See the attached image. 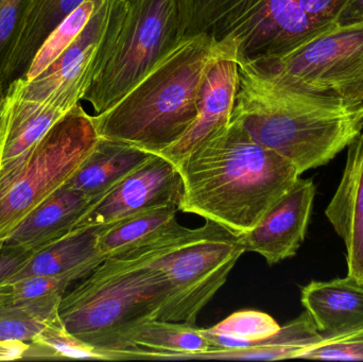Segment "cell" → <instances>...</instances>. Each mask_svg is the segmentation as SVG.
<instances>
[{
	"label": "cell",
	"mask_w": 363,
	"mask_h": 362,
	"mask_svg": "<svg viewBox=\"0 0 363 362\" xmlns=\"http://www.w3.org/2000/svg\"><path fill=\"white\" fill-rule=\"evenodd\" d=\"M238 84L236 47L223 44L203 84L196 119L180 140L160 155L178 167L188 155L228 129L232 121Z\"/></svg>",
	"instance_id": "obj_13"
},
{
	"label": "cell",
	"mask_w": 363,
	"mask_h": 362,
	"mask_svg": "<svg viewBox=\"0 0 363 362\" xmlns=\"http://www.w3.org/2000/svg\"><path fill=\"white\" fill-rule=\"evenodd\" d=\"M152 155L131 145L99 137L86 161L67 185L95 203Z\"/></svg>",
	"instance_id": "obj_19"
},
{
	"label": "cell",
	"mask_w": 363,
	"mask_h": 362,
	"mask_svg": "<svg viewBox=\"0 0 363 362\" xmlns=\"http://www.w3.org/2000/svg\"><path fill=\"white\" fill-rule=\"evenodd\" d=\"M178 210L170 204L101 227L98 251L106 259H114L178 233L185 227L177 220Z\"/></svg>",
	"instance_id": "obj_21"
},
{
	"label": "cell",
	"mask_w": 363,
	"mask_h": 362,
	"mask_svg": "<svg viewBox=\"0 0 363 362\" xmlns=\"http://www.w3.org/2000/svg\"><path fill=\"white\" fill-rule=\"evenodd\" d=\"M301 302L324 338L363 331V286L349 276L309 283Z\"/></svg>",
	"instance_id": "obj_17"
},
{
	"label": "cell",
	"mask_w": 363,
	"mask_h": 362,
	"mask_svg": "<svg viewBox=\"0 0 363 362\" xmlns=\"http://www.w3.org/2000/svg\"><path fill=\"white\" fill-rule=\"evenodd\" d=\"M63 297L11 301L0 306V341H33L59 314Z\"/></svg>",
	"instance_id": "obj_25"
},
{
	"label": "cell",
	"mask_w": 363,
	"mask_h": 362,
	"mask_svg": "<svg viewBox=\"0 0 363 362\" xmlns=\"http://www.w3.org/2000/svg\"><path fill=\"white\" fill-rule=\"evenodd\" d=\"M106 25L82 100L116 103L183 38L179 0H106Z\"/></svg>",
	"instance_id": "obj_6"
},
{
	"label": "cell",
	"mask_w": 363,
	"mask_h": 362,
	"mask_svg": "<svg viewBox=\"0 0 363 362\" xmlns=\"http://www.w3.org/2000/svg\"><path fill=\"white\" fill-rule=\"evenodd\" d=\"M98 266H85L64 273L23 278L11 284L12 301L63 297L72 284L86 278Z\"/></svg>",
	"instance_id": "obj_28"
},
{
	"label": "cell",
	"mask_w": 363,
	"mask_h": 362,
	"mask_svg": "<svg viewBox=\"0 0 363 362\" xmlns=\"http://www.w3.org/2000/svg\"><path fill=\"white\" fill-rule=\"evenodd\" d=\"M29 257L23 253L0 249V283L16 271Z\"/></svg>",
	"instance_id": "obj_31"
},
{
	"label": "cell",
	"mask_w": 363,
	"mask_h": 362,
	"mask_svg": "<svg viewBox=\"0 0 363 362\" xmlns=\"http://www.w3.org/2000/svg\"><path fill=\"white\" fill-rule=\"evenodd\" d=\"M169 297L165 274L130 255L108 259L72 289L59 306L66 329L117 361L130 350L128 337L146 321L159 320Z\"/></svg>",
	"instance_id": "obj_4"
},
{
	"label": "cell",
	"mask_w": 363,
	"mask_h": 362,
	"mask_svg": "<svg viewBox=\"0 0 363 362\" xmlns=\"http://www.w3.org/2000/svg\"><path fill=\"white\" fill-rule=\"evenodd\" d=\"M181 193L178 167L161 155H152L91 204L76 230L106 227L153 208L179 205Z\"/></svg>",
	"instance_id": "obj_11"
},
{
	"label": "cell",
	"mask_w": 363,
	"mask_h": 362,
	"mask_svg": "<svg viewBox=\"0 0 363 362\" xmlns=\"http://www.w3.org/2000/svg\"><path fill=\"white\" fill-rule=\"evenodd\" d=\"M104 1V0H86L62 21L38 48L30 64L27 74L21 80H32L51 65L78 38L79 34L86 27L94 13Z\"/></svg>",
	"instance_id": "obj_26"
},
{
	"label": "cell",
	"mask_w": 363,
	"mask_h": 362,
	"mask_svg": "<svg viewBox=\"0 0 363 362\" xmlns=\"http://www.w3.org/2000/svg\"><path fill=\"white\" fill-rule=\"evenodd\" d=\"M178 170L179 210L237 235L251 231L301 176L289 161L260 146L232 121L188 155Z\"/></svg>",
	"instance_id": "obj_1"
},
{
	"label": "cell",
	"mask_w": 363,
	"mask_h": 362,
	"mask_svg": "<svg viewBox=\"0 0 363 362\" xmlns=\"http://www.w3.org/2000/svg\"><path fill=\"white\" fill-rule=\"evenodd\" d=\"M29 350L25 357L51 359H85V361H106V356L82 340L78 339L66 329L65 325L55 315L38 337L29 344ZM23 357V358H25Z\"/></svg>",
	"instance_id": "obj_27"
},
{
	"label": "cell",
	"mask_w": 363,
	"mask_h": 362,
	"mask_svg": "<svg viewBox=\"0 0 363 362\" xmlns=\"http://www.w3.org/2000/svg\"><path fill=\"white\" fill-rule=\"evenodd\" d=\"M223 44L198 34L183 38L116 103L94 115L99 137L161 154L198 114L203 84Z\"/></svg>",
	"instance_id": "obj_3"
},
{
	"label": "cell",
	"mask_w": 363,
	"mask_h": 362,
	"mask_svg": "<svg viewBox=\"0 0 363 362\" xmlns=\"http://www.w3.org/2000/svg\"><path fill=\"white\" fill-rule=\"evenodd\" d=\"M317 187L313 179L298 178L262 220L240 236L245 252H254L269 265L291 259L306 238Z\"/></svg>",
	"instance_id": "obj_12"
},
{
	"label": "cell",
	"mask_w": 363,
	"mask_h": 362,
	"mask_svg": "<svg viewBox=\"0 0 363 362\" xmlns=\"http://www.w3.org/2000/svg\"><path fill=\"white\" fill-rule=\"evenodd\" d=\"M106 10L108 1L104 0L84 30L51 65L32 80L15 81L8 89L23 99L50 104L65 113L80 103L91 80Z\"/></svg>",
	"instance_id": "obj_10"
},
{
	"label": "cell",
	"mask_w": 363,
	"mask_h": 362,
	"mask_svg": "<svg viewBox=\"0 0 363 362\" xmlns=\"http://www.w3.org/2000/svg\"><path fill=\"white\" fill-rule=\"evenodd\" d=\"M101 227H83L31 255L16 271L4 281L8 284L32 276H53L106 261L98 251Z\"/></svg>",
	"instance_id": "obj_20"
},
{
	"label": "cell",
	"mask_w": 363,
	"mask_h": 362,
	"mask_svg": "<svg viewBox=\"0 0 363 362\" xmlns=\"http://www.w3.org/2000/svg\"><path fill=\"white\" fill-rule=\"evenodd\" d=\"M93 200L67 184L32 213L0 244V249L33 255L76 231Z\"/></svg>",
	"instance_id": "obj_16"
},
{
	"label": "cell",
	"mask_w": 363,
	"mask_h": 362,
	"mask_svg": "<svg viewBox=\"0 0 363 362\" xmlns=\"http://www.w3.org/2000/svg\"><path fill=\"white\" fill-rule=\"evenodd\" d=\"M302 358L319 361H363V331L324 338L323 341L309 349Z\"/></svg>",
	"instance_id": "obj_30"
},
{
	"label": "cell",
	"mask_w": 363,
	"mask_h": 362,
	"mask_svg": "<svg viewBox=\"0 0 363 362\" xmlns=\"http://www.w3.org/2000/svg\"><path fill=\"white\" fill-rule=\"evenodd\" d=\"M98 140L93 116L80 103L45 134L0 188V244L72 180Z\"/></svg>",
	"instance_id": "obj_8"
},
{
	"label": "cell",
	"mask_w": 363,
	"mask_h": 362,
	"mask_svg": "<svg viewBox=\"0 0 363 362\" xmlns=\"http://www.w3.org/2000/svg\"><path fill=\"white\" fill-rule=\"evenodd\" d=\"M232 123L302 176L326 165L362 133L363 104L322 97L279 82L238 61Z\"/></svg>",
	"instance_id": "obj_2"
},
{
	"label": "cell",
	"mask_w": 363,
	"mask_h": 362,
	"mask_svg": "<svg viewBox=\"0 0 363 362\" xmlns=\"http://www.w3.org/2000/svg\"><path fill=\"white\" fill-rule=\"evenodd\" d=\"M31 4L32 0H0V83Z\"/></svg>",
	"instance_id": "obj_29"
},
{
	"label": "cell",
	"mask_w": 363,
	"mask_h": 362,
	"mask_svg": "<svg viewBox=\"0 0 363 362\" xmlns=\"http://www.w3.org/2000/svg\"><path fill=\"white\" fill-rule=\"evenodd\" d=\"M325 215L345 242L347 276L363 286V130L347 147L345 171Z\"/></svg>",
	"instance_id": "obj_15"
},
{
	"label": "cell",
	"mask_w": 363,
	"mask_h": 362,
	"mask_svg": "<svg viewBox=\"0 0 363 362\" xmlns=\"http://www.w3.org/2000/svg\"><path fill=\"white\" fill-rule=\"evenodd\" d=\"M66 113L8 89L0 106V188L19 169L45 134Z\"/></svg>",
	"instance_id": "obj_14"
},
{
	"label": "cell",
	"mask_w": 363,
	"mask_h": 362,
	"mask_svg": "<svg viewBox=\"0 0 363 362\" xmlns=\"http://www.w3.org/2000/svg\"><path fill=\"white\" fill-rule=\"evenodd\" d=\"M363 23V0H347L337 17L336 25L350 26Z\"/></svg>",
	"instance_id": "obj_32"
},
{
	"label": "cell",
	"mask_w": 363,
	"mask_h": 362,
	"mask_svg": "<svg viewBox=\"0 0 363 362\" xmlns=\"http://www.w3.org/2000/svg\"><path fill=\"white\" fill-rule=\"evenodd\" d=\"M245 252L240 236L206 220L123 255L144 259L165 274L169 297L159 320L196 325Z\"/></svg>",
	"instance_id": "obj_7"
},
{
	"label": "cell",
	"mask_w": 363,
	"mask_h": 362,
	"mask_svg": "<svg viewBox=\"0 0 363 362\" xmlns=\"http://www.w3.org/2000/svg\"><path fill=\"white\" fill-rule=\"evenodd\" d=\"M4 94L2 91L1 87H0V106H1L2 99H4Z\"/></svg>",
	"instance_id": "obj_35"
},
{
	"label": "cell",
	"mask_w": 363,
	"mask_h": 362,
	"mask_svg": "<svg viewBox=\"0 0 363 362\" xmlns=\"http://www.w3.org/2000/svg\"><path fill=\"white\" fill-rule=\"evenodd\" d=\"M308 312L281 327L279 331L267 339L254 342L247 348L239 350H216L194 355L192 359L216 361H283L302 358L303 355L323 341Z\"/></svg>",
	"instance_id": "obj_22"
},
{
	"label": "cell",
	"mask_w": 363,
	"mask_h": 362,
	"mask_svg": "<svg viewBox=\"0 0 363 362\" xmlns=\"http://www.w3.org/2000/svg\"><path fill=\"white\" fill-rule=\"evenodd\" d=\"M249 63L298 91L363 104V23L336 26L285 55Z\"/></svg>",
	"instance_id": "obj_9"
},
{
	"label": "cell",
	"mask_w": 363,
	"mask_h": 362,
	"mask_svg": "<svg viewBox=\"0 0 363 362\" xmlns=\"http://www.w3.org/2000/svg\"><path fill=\"white\" fill-rule=\"evenodd\" d=\"M28 349H29L28 342L0 341V361L23 359Z\"/></svg>",
	"instance_id": "obj_33"
},
{
	"label": "cell",
	"mask_w": 363,
	"mask_h": 362,
	"mask_svg": "<svg viewBox=\"0 0 363 362\" xmlns=\"http://www.w3.org/2000/svg\"><path fill=\"white\" fill-rule=\"evenodd\" d=\"M279 329V323L266 312L241 310L215 327L200 331L216 350H239L271 337Z\"/></svg>",
	"instance_id": "obj_24"
},
{
	"label": "cell",
	"mask_w": 363,
	"mask_h": 362,
	"mask_svg": "<svg viewBox=\"0 0 363 362\" xmlns=\"http://www.w3.org/2000/svg\"><path fill=\"white\" fill-rule=\"evenodd\" d=\"M347 0H179L182 36L236 47L238 61L279 57L336 27Z\"/></svg>",
	"instance_id": "obj_5"
},
{
	"label": "cell",
	"mask_w": 363,
	"mask_h": 362,
	"mask_svg": "<svg viewBox=\"0 0 363 362\" xmlns=\"http://www.w3.org/2000/svg\"><path fill=\"white\" fill-rule=\"evenodd\" d=\"M84 1L86 0H32L23 31L0 83L4 94L13 82L25 78L47 36Z\"/></svg>",
	"instance_id": "obj_23"
},
{
	"label": "cell",
	"mask_w": 363,
	"mask_h": 362,
	"mask_svg": "<svg viewBox=\"0 0 363 362\" xmlns=\"http://www.w3.org/2000/svg\"><path fill=\"white\" fill-rule=\"evenodd\" d=\"M130 350L117 361H190L213 349L196 325L170 321L142 323L128 337Z\"/></svg>",
	"instance_id": "obj_18"
},
{
	"label": "cell",
	"mask_w": 363,
	"mask_h": 362,
	"mask_svg": "<svg viewBox=\"0 0 363 362\" xmlns=\"http://www.w3.org/2000/svg\"><path fill=\"white\" fill-rule=\"evenodd\" d=\"M12 301V285L0 283V306L6 305Z\"/></svg>",
	"instance_id": "obj_34"
}]
</instances>
